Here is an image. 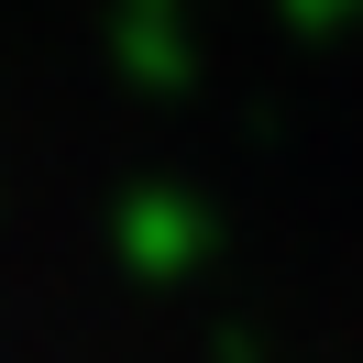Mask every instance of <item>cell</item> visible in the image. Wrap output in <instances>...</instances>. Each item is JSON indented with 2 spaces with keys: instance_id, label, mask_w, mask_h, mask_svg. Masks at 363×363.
<instances>
[{
  "instance_id": "1",
  "label": "cell",
  "mask_w": 363,
  "mask_h": 363,
  "mask_svg": "<svg viewBox=\"0 0 363 363\" xmlns=\"http://www.w3.org/2000/svg\"><path fill=\"white\" fill-rule=\"evenodd\" d=\"M199 253H209L199 199H177V187H143V199H121V264H133V275H187Z\"/></svg>"
}]
</instances>
